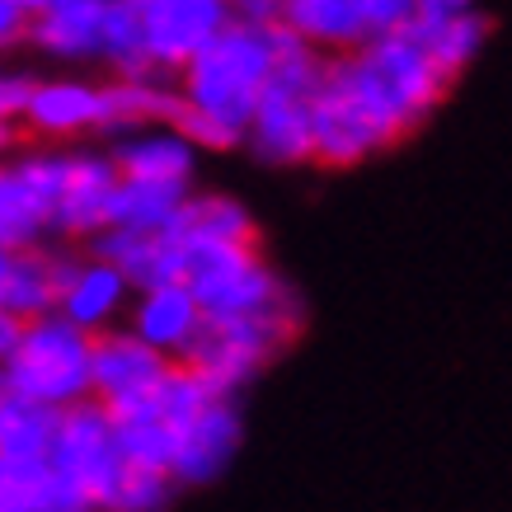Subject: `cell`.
I'll return each mask as SVG.
<instances>
[{
    "instance_id": "cell-1",
    "label": "cell",
    "mask_w": 512,
    "mask_h": 512,
    "mask_svg": "<svg viewBox=\"0 0 512 512\" xmlns=\"http://www.w3.org/2000/svg\"><path fill=\"white\" fill-rule=\"evenodd\" d=\"M447 85L451 80L437 71L433 57L414 38L390 33V38L367 43L362 52L329 57L320 90L367 127L376 151H386L442 104Z\"/></svg>"
},
{
    "instance_id": "cell-2",
    "label": "cell",
    "mask_w": 512,
    "mask_h": 512,
    "mask_svg": "<svg viewBox=\"0 0 512 512\" xmlns=\"http://www.w3.org/2000/svg\"><path fill=\"white\" fill-rule=\"evenodd\" d=\"M278 19H273V24H278ZM273 24H254V19L231 10V24H226V29L212 38V47L179 76V94H184L188 104H198L202 113H212L217 123H226L249 137L259 94H264L268 76H273V62H278Z\"/></svg>"
},
{
    "instance_id": "cell-3",
    "label": "cell",
    "mask_w": 512,
    "mask_h": 512,
    "mask_svg": "<svg viewBox=\"0 0 512 512\" xmlns=\"http://www.w3.org/2000/svg\"><path fill=\"white\" fill-rule=\"evenodd\" d=\"M301 325H306V311H301L296 292L259 315H231V320H207L202 315L193 343L174 362L188 367L207 390H217L221 400H235V390L264 372L268 362L301 334Z\"/></svg>"
},
{
    "instance_id": "cell-4",
    "label": "cell",
    "mask_w": 512,
    "mask_h": 512,
    "mask_svg": "<svg viewBox=\"0 0 512 512\" xmlns=\"http://www.w3.org/2000/svg\"><path fill=\"white\" fill-rule=\"evenodd\" d=\"M90 357L94 334L76 329L62 315H47L24 325L15 357L5 362V386L15 400L43 404V409H71L80 400H94L90 386Z\"/></svg>"
},
{
    "instance_id": "cell-5",
    "label": "cell",
    "mask_w": 512,
    "mask_h": 512,
    "mask_svg": "<svg viewBox=\"0 0 512 512\" xmlns=\"http://www.w3.org/2000/svg\"><path fill=\"white\" fill-rule=\"evenodd\" d=\"M47 470H57L62 480L76 484L99 512H109L113 494H118V484L127 475V461L118 451V433H113V419L104 404L80 400L71 409H62Z\"/></svg>"
},
{
    "instance_id": "cell-6",
    "label": "cell",
    "mask_w": 512,
    "mask_h": 512,
    "mask_svg": "<svg viewBox=\"0 0 512 512\" xmlns=\"http://www.w3.org/2000/svg\"><path fill=\"white\" fill-rule=\"evenodd\" d=\"M409 10H414V0H287L282 19L315 52L348 57V52H362L376 38L400 33Z\"/></svg>"
},
{
    "instance_id": "cell-7",
    "label": "cell",
    "mask_w": 512,
    "mask_h": 512,
    "mask_svg": "<svg viewBox=\"0 0 512 512\" xmlns=\"http://www.w3.org/2000/svg\"><path fill=\"white\" fill-rule=\"evenodd\" d=\"M226 24L231 10L221 0H141L146 57L165 76H184Z\"/></svg>"
},
{
    "instance_id": "cell-8",
    "label": "cell",
    "mask_w": 512,
    "mask_h": 512,
    "mask_svg": "<svg viewBox=\"0 0 512 512\" xmlns=\"http://www.w3.org/2000/svg\"><path fill=\"white\" fill-rule=\"evenodd\" d=\"M400 33L414 38L433 57L442 76L456 80L484 52L489 33H494V19L475 10V5H466V0H414Z\"/></svg>"
},
{
    "instance_id": "cell-9",
    "label": "cell",
    "mask_w": 512,
    "mask_h": 512,
    "mask_svg": "<svg viewBox=\"0 0 512 512\" xmlns=\"http://www.w3.org/2000/svg\"><path fill=\"white\" fill-rule=\"evenodd\" d=\"M123 184V174L109 156L99 151H71L66 156V184L62 202H57V217H52V235L62 240H99L109 231V207L113 193Z\"/></svg>"
},
{
    "instance_id": "cell-10",
    "label": "cell",
    "mask_w": 512,
    "mask_h": 512,
    "mask_svg": "<svg viewBox=\"0 0 512 512\" xmlns=\"http://www.w3.org/2000/svg\"><path fill=\"white\" fill-rule=\"evenodd\" d=\"M85 254L76 249H19L10 254V282H5V315H15L19 325L47 320L62 311V296L80 278Z\"/></svg>"
},
{
    "instance_id": "cell-11",
    "label": "cell",
    "mask_w": 512,
    "mask_h": 512,
    "mask_svg": "<svg viewBox=\"0 0 512 512\" xmlns=\"http://www.w3.org/2000/svg\"><path fill=\"white\" fill-rule=\"evenodd\" d=\"M174 357L156 353L151 343H141L132 329H104L94 334V357H90V386L99 404H118L132 395L156 390L170 376Z\"/></svg>"
},
{
    "instance_id": "cell-12",
    "label": "cell",
    "mask_w": 512,
    "mask_h": 512,
    "mask_svg": "<svg viewBox=\"0 0 512 512\" xmlns=\"http://www.w3.org/2000/svg\"><path fill=\"white\" fill-rule=\"evenodd\" d=\"M240 437H245V428H240V409H235V400H212L198 419L179 433L174 475H170L174 489H179V484H212L221 470L235 461Z\"/></svg>"
},
{
    "instance_id": "cell-13",
    "label": "cell",
    "mask_w": 512,
    "mask_h": 512,
    "mask_svg": "<svg viewBox=\"0 0 512 512\" xmlns=\"http://www.w3.org/2000/svg\"><path fill=\"white\" fill-rule=\"evenodd\" d=\"M90 259L109 264L123 273V282L132 292H156V287H170L184 273V245H174L165 231L141 235V231H104L99 240L85 245Z\"/></svg>"
},
{
    "instance_id": "cell-14",
    "label": "cell",
    "mask_w": 512,
    "mask_h": 512,
    "mask_svg": "<svg viewBox=\"0 0 512 512\" xmlns=\"http://www.w3.org/2000/svg\"><path fill=\"white\" fill-rule=\"evenodd\" d=\"M104 33V0H43L33 5L29 43H38L52 57H99Z\"/></svg>"
},
{
    "instance_id": "cell-15",
    "label": "cell",
    "mask_w": 512,
    "mask_h": 512,
    "mask_svg": "<svg viewBox=\"0 0 512 512\" xmlns=\"http://www.w3.org/2000/svg\"><path fill=\"white\" fill-rule=\"evenodd\" d=\"M198 325H202V306L193 301V292H188L184 282L141 292L137 306H132V334L165 357L184 353L188 343H193V334H198Z\"/></svg>"
},
{
    "instance_id": "cell-16",
    "label": "cell",
    "mask_w": 512,
    "mask_h": 512,
    "mask_svg": "<svg viewBox=\"0 0 512 512\" xmlns=\"http://www.w3.org/2000/svg\"><path fill=\"white\" fill-rule=\"evenodd\" d=\"M29 132L38 137H76V132H104V85H85V80H52L38 85L29 113H24Z\"/></svg>"
},
{
    "instance_id": "cell-17",
    "label": "cell",
    "mask_w": 512,
    "mask_h": 512,
    "mask_svg": "<svg viewBox=\"0 0 512 512\" xmlns=\"http://www.w3.org/2000/svg\"><path fill=\"white\" fill-rule=\"evenodd\" d=\"M165 235L174 245H259V226L245 212V202L226 193H193Z\"/></svg>"
},
{
    "instance_id": "cell-18",
    "label": "cell",
    "mask_w": 512,
    "mask_h": 512,
    "mask_svg": "<svg viewBox=\"0 0 512 512\" xmlns=\"http://www.w3.org/2000/svg\"><path fill=\"white\" fill-rule=\"evenodd\" d=\"M193 156L198 151L174 132H137L109 151L123 179H146V184H193Z\"/></svg>"
},
{
    "instance_id": "cell-19",
    "label": "cell",
    "mask_w": 512,
    "mask_h": 512,
    "mask_svg": "<svg viewBox=\"0 0 512 512\" xmlns=\"http://www.w3.org/2000/svg\"><path fill=\"white\" fill-rule=\"evenodd\" d=\"M127 287L123 273L109 264H99V259H90L85 254V268H80V278L71 282V292L62 296V320H71L76 329H85V334H104V329H113V315L123 311L127 301Z\"/></svg>"
},
{
    "instance_id": "cell-20",
    "label": "cell",
    "mask_w": 512,
    "mask_h": 512,
    "mask_svg": "<svg viewBox=\"0 0 512 512\" xmlns=\"http://www.w3.org/2000/svg\"><path fill=\"white\" fill-rule=\"evenodd\" d=\"M193 198L188 184H146V179H123L118 193H113L109 207V231H141V235H156L165 231L184 202Z\"/></svg>"
},
{
    "instance_id": "cell-21",
    "label": "cell",
    "mask_w": 512,
    "mask_h": 512,
    "mask_svg": "<svg viewBox=\"0 0 512 512\" xmlns=\"http://www.w3.org/2000/svg\"><path fill=\"white\" fill-rule=\"evenodd\" d=\"M57 423L62 414L57 409H43V404L29 400H10L5 419H0V461L5 466H47L52 456V442H57Z\"/></svg>"
},
{
    "instance_id": "cell-22",
    "label": "cell",
    "mask_w": 512,
    "mask_h": 512,
    "mask_svg": "<svg viewBox=\"0 0 512 512\" xmlns=\"http://www.w3.org/2000/svg\"><path fill=\"white\" fill-rule=\"evenodd\" d=\"M160 127H170L174 137L188 141L193 151H235V146L245 141V132H235V127L217 123L212 113H202L198 104H188L179 90L170 94V104H165V118H160Z\"/></svg>"
},
{
    "instance_id": "cell-23",
    "label": "cell",
    "mask_w": 512,
    "mask_h": 512,
    "mask_svg": "<svg viewBox=\"0 0 512 512\" xmlns=\"http://www.w3.org/2000/svg\"><path fill=\"white\" fill-rule=\"evenodd\" d=\"M38 235H47L43 217H38L33 202L24 198L15 170H0V249H5V254L38 249Z\"/></svg>"
},
{
    "instance_id": "cell-24",
    "label": "cell",
    "mask_w": 512,
    "mask_h": 512,
    "mask_svg": "<svg viewBox=\"0 0 512 512\" xmlns=\"http://www.w3.org/2000/svg\"><path fill=\"white\" fill-rule=\"evenodd\" d=\"M174 494V480L170 475H146V470H127L118 494H113L109 512H165Z\"/></svg>"
},
{
    "instance_id": "cell-25",
    "label": "cell",
    "mask_w": 512,
    "mask_h": 512,
    "mask_svg": "<svg viewBox=\"0 0 512 512\" xmlns=\"http://www.w3.org/2000/svg\"><path fill=\"white\" fill-rule=\"evenodd\" d=\"M43 480H47V466L29 470V466H5L0 461V512H33Z\"/></svg>"
},
{
    "instance_id": "cell-26",
    "label": "cell",
    "mask_w": 512,
    "mask_h": 512,
    "mask_svg": "<svg viewBox=\"0 0 512 512\" xmlns=\"http://www.w3.org/2000/svg\"><path fill=\"white\" fill-rule=\"evenodd\" d=\"M33 512H99V508H94L90 498L80 494L71 480H62L57 470H47V480H43V489H38Z\"/></svg>"
},
{
    "instance_id": "cell-27",
    "label": "cell",
    "mask_w": 512,
    "mask_h": 512,
    "mask_svg": "<svg viewBox=\"0 0 512 512\" xmlns=\"http://www.w3.org/2000/svg\"><path fill=\"white\" fill-rule=\"evenodd\" d=\"M33 94H38V80L29 76H0V123H15L24 118L33 104Z\"/></svg>"
},
{
    "instance_id": "cell-28",
    "label": "cell",
    "mask_w": 512,
    "mask_h": 512,
    "mask_svg": "<svg viewBox=\"0 0 512 512\" xmlns=\"http://www.w3.org/2000/svg\"><path fill=\"white\" fill-rule=\"evenodd\" d=\"M29 24H33V5L24 0H0V47H15L29 38Z\"/></svg>"
},
{
    "instance_id": "cell-29",
    "label": "cell",
    "mask_w": 512,
    "mask_h": 512,
    "mask_svg": "<svg viewBox=\"0 0 512 512\" xmlns=\"http://www.w3.org/2000/svg\"><path fill=\"white\" fill-rule=\"evenodd\" d=\"M19 339H24V325H19L15 315H5V311H0V372H5V362L15 357Z\"/></svg>"
},
{
    "instance_id": "cell-30",
    "label": "cell",
    "mask_w": 512,
    "mask_h": 512,
    "mask_svg": "<svg viewBox=\"0 0 512 512\" xmlns=\"http://www.w3.org/2000/svg\"><path fill=\"white\" fill-rule=\"evenodd\" d=\"M24 132H29V127H15V123H0V156H5V151H15L19 141H24Z\"/></svg>"
},
{
    "instance_id": "cell-31",
    "label": "cell",
    "mask_w": 512,
    "mask_h": 512,
    "mask_svg": "<svg viewBox=\"0 0 512 512\" xmlns=\"http://www.w3.org/2000/svg\"><path fill=\"white\" fill-rule=\"evenodd\" d=\"M5 282H10V254L0 249V311H5Z\"/></svg>"
},
{
    "instance_id": "cell-32",
    "label": "cell",
    "mask_w": 512,
    "mask_h": 512,
    "mask_svg": "<svg viewBox=\"0 0 512 512\" xmlns=\"http://www.w3.org/2000/svg\"><path fill=\"white\" fill-rule=\"evenodd\" d=\"M10 400H15V395H10V386H5V372H0V419H5V409H10Z\"/></svg>"
}]
</instances>
